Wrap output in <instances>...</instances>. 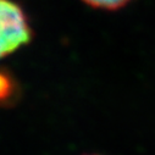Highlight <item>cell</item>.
<instances>
[{
	"label": "cell",
	"instance_id": "cell-1",
	"mask_svg": "<svg viewBox=\"0 0 155 155\" xmlns=\"http://www.w3.org/2000/svg\"><path fill=\"white\" fill-rule=\"evenodd\" d=\"M33 31L28 16L14 0H0V60L31 43Z\"/></svg>",
	"mask_w": 155,
	"mask_h": 155
},
{
	"label": "cell",
	"instance_id": "cell-2",
	"mask_svg": "<svg viewBox=\"0 0 155 155\" xmlns=\"http://www.w3.org/2000/svg\"><path fill=\"white\" fill-rule=\"evenodd\" d=\"M82 2L93 9L114 11L125 8L131 0H82Z\"/></svg>",
	"mask_w": 155,
	"mask_h": 155
},
{
	"label": "cell",
	"instance_id": "cell-3",
	"mask_svg": "<svg viewBox=\"0 0 155 155\" xmlns=\"http://www.w3.org/2000/svg\"><path fill=\"white\" fill-rule=\"evenodd\" d=\"M15 92V82L6 72L0 71V101L6 100Z\"/></svg>",
	"mask_w": 155,
	"mask_h": 155
}]
</instances>
